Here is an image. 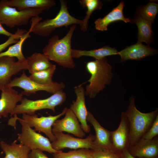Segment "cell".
Here are the masks:
<instances>
[{
    "label": "cell",
    "instance_id": "6da1fadb",
    "mask_svg": "<svg viewBox=\"0 0 158 158\" xmlns=\"http://www.w3.org/2000/svg\"><path fill=\"white\" fill-rule=\"evenodd\" d=\"M158 112V108L147 113L141 112L136 107L134 97L130 98L127 109L124 112L129 128L128 148L135 145L148 131Z\"/></svg>",
    "mask_w": 158,
    "mask_h": 158
},
{
    "label": "cell",
    "instance_id": "7a4b0ae2",
    "mask_svg": "<svg viewBox=\"0 0 158 158\" xmlns=\"http://www.w3.org/2000/svg\"><path fill=\"white\" fill-rule=\"evenodd\" d=\"M76 27V25H72L67 34L62 38L59 39L57 35L50 38L48 44L43 49V53L50 60L59 65L67 68H74L76 65L71 55V42Z\"/></svg>",
    "mask_w": 158,
    "mask_h": 158
},
{
    "label": "cell",
    "instance_id": "3957f363",
    "mask_svg": "<svg viewBox=\"0 0 158 158\" xmlns=\"http://www.w3.org/2000/svg\"><path fill=\"white\" fill-rule=\"evenodd\" d=\"M112 68L106 58L86 63V68L90 77L85 83H89L86 86L85 95L94 98L110 83L113 76Z\"/></svg>",
    "mask_w": 158,
    "mask_h": 158
},
{
    "label": "cell",
    "instance_id": "277c9868",
    "mask_svg": "<svg viewBox=\"0 0 158 158\" xmlns=\"http://www.w3.org/2000/svg\"><path fill=\"white\" fill-rule=\"evenodd\" d=\"M60 2V9L56 16L53 18L42 20L38 22L34 27L32 32L41 37H47L58 28L80 25L82 20L77 19L69 13L67 2L63 0H61Z\"/></svg>",
    "mask_w": 158,
    "mask_h": 158
},
{
    "label": "cell",
    "instance_id": "5b68a950",
    "mask_svg": "<svg viewBox=\"0 0 158 158\" xmlns=\"http://www.w3.org/2000/svg\"><path fill=\"white\" fill-rule=\"evenodd\" d=\"M66 99V94L63 90L43 99L32 100L23 97L20 104H17L11 116H16L18 114L24 113L32 115L37 111L43 109H49L54 112L55 107L62 104Z\"/></svg>",
    "mask_w": 158,
    "mask_h": 158
},
{
    "label": "cell",
    "instance_id": "8992f818",
    "mask_svg": "<svg viewBox=\"0 0 158 158\" xmlns=\"http://www.w3.org/2000/svg\"><path fill=\"white\" fill-rule=\"evenodd\" d=\"M43 11L38 8L18 10L9 6L7 0L0 1V20L2 24L11 28L26 25L30 19L39 16Z\"/></svg>",
    "mask_w": 158,
    "mask_h": 158
},
{
    "label": "cell",
    "instance_id": "52a82bcc",
    "mask_svg": "<svg viewBox=\"0 0 158 158\" xmlns=\"http://www.w3.org/2000/svg\"><path fill=\"white\" fill-rule=\"evenodd\" d=\"M17 120L21 126V132L18 134L17 140L31 150L38 149L52 154L58 151L52 147L49 138L36 132L22 118Z\"/></svg>",
    "mask_w": 158,
    "mask_h": 158
},
{
    "label": "cell",
    "instance_id": "ba28073f",
    "mask_svg": "<svg viewBox=\"0 0 158 158\" xmlns=\"http://www.w3.org/2000/svg\"><path fill=\"white\" fill-rule=\"evenodd\" d=\"M6 86L20 87L23 90L21 92L23 95L29 96L40 91H44L54 94L59 91L63 90L65 87V85L63 82L59 83L54 81L48 85L39 84L31 80L26 75L24 71H23L19 77L14 78Z\"/></svg>",
    "mask_w": 158,
    "mask_h": 158
},
{
    "label": "cell",
    "instance_id": "9c48e42d",
    "mask_svg": "<svg viewBox=\"0 0 158 158\" xmlns=\"http://www.w3.org/2000/svg\"><path fill=\"white\" fill-rule=\"evenodd\" d=\"M55 140L51 142L52 147L56 151L66 148L77 150L87 149H95L94 141L95 135L90 134L86 138H76L62 132L53 133Z\"/></svg>",
    "mask_w": 158,
    "mask_h": 158
},
{
    "label": "cell",
    "instance_id": "30bf717a",
    "mask_svg": "<svg viewBox=\"0 0 158 158\" xmlns=\"http://www.w3.org/2000/svg\"><path fill=\"white\" fill-rule=\"evenodd\" d=\"M65 107L60 114L55 115H49L47 116L38 117L35 114L30 115L22 114V118L26 121L30 127H34L35 131L43 133L51 142L55 140L52 131V127L55 121L62 116L65 115L67 109Z\"/></svg>",
    "mask_w": 158,
    "mask_h": 158
},
{
    "label": "cell",
    "instance_id": "8fae6325",
    "mask_svg": "<svg viewBox=\"0 0 158 158\" xmlns=\"http://www.w3.org/2000/svg\"><path fill=\"white\" fill-rule=\"evenodd\" d=\"M27 69L26 60L16 61L14 57H0V91L11 82L13 75Z\"/></svg>",
    "mask_w": 158,
    "mask_h": 158
},
{
    "label": "cell",
    "instance_id": "7c38bea8",
    "mask_svg": "<svg viewBox=\"0 0 158 158\" xmlns=\"http://www.w3.org/2000/svg\"><path fill=\"white\" fill-rule=\"evenodd\" d=\"M65 115L63 118L57 119L54 122L52 128L53 133L66 132L78 138H83L85 133L72 111L67 108Z\"/></svg>",
    "mask_w": 158,
    "mask_h": 158
},
{
    "label": "cell",
    "instance_id": "4fadbf2b",
    "mask_svg": "<svg viewBox=\"0 0 158 158\" xmlns=\"http://www.w3.org/2000/svg\"><path fill=\"white\" fill-rule=\"evenodd\" d=\"M82 83L76 86L74 88L76 99L73 101L71 105V109L81 123L82 127L85 133H89L90 128L87 123V116L88 111L85 104V89Z\"/></svg>",
    "mask_w": 158,
    "mask_h": 158
},
{
    "label": "cell",
    "instance_id": "5bb4252c",
    "mask_svg": "<svg viewBox=\"0 0 158 158\" xmlns=\"http://www.w3.org/2000/svg\"><path fill=\"white\" fill-rule=\"evenodd\" d=\"M1 91L0 98V119L11 115L19 102L23 98V94L19 93L13 87H5Z\"/></svg>",
    "mask_w": 158,
    "mask_h": 158
},
{
    "label": "cell",
    "instance_id": "9a60e30c",
    "mask_svg": "<svg viewBox=\"0 0 158 158\" xmlns=\"http://www.w3.org/2000/svg\"><path fill=\"white\" fill-rule=\"evenodd\" d=\"M111 138L113 150L121 152L129 147V130L127 121L122 112L121 121L117 128L111 131Z\"/></svg>",
    "mask_w": 158,
    "mask_h": 158
},
{
    "label": "cell",
    "instance_id": "2e32d148",
    "mask_svg": "<svg viewBox=\"0 0 158 158\" xmlns=\"http://www.w3.org/2000/svg\"><path fill=\"white\" fill-rule=\"evenodd\" d=\"M130 153L138 158H155L158 155V136L152 140L143 138L134 146L129 148Z\"/></svg>",
    "mask_w": 158,
    "mask_h": 158
},
{
    "label": "cell",
    "instance_id": "e0dca14e",
    "mask_svg": "<svg viewBox=\"0 0 158 158\" xmlns=\"http://www.w3.org/2000/svg\"><path fill=\"white\" fill-rule=\"evenodd\" d=\"M156 53L157 51L154 49L138 41L135 44L118 52V54L121 57V61L123 62L128 60H140Z\"/></svg>",
    "mask_w": 158,
    "mask_h": 158
},
{
    "label": "cell",
    "instance_id": "ac0fdd59",
    "mask_svg": "<svg viewBox=\"0 0 158 158\" xmlns=\"http://www.w3.org/2000/svg\"><path fill=\"white\" fill-rule=\"evenodd\" d=\"M87 120L91 124L95 132L94 141L95 149L113 150L111 138V131L101 126L90 111H88Z\"/></svg>",
    "mask_w": 158,
    "mask_h": 158
},
{
    "label": "cell",
    "instance_id": "d6986e66",
    "mask_svg": "<svg viewBox=\"0 0 158 158\" xmlns=\"http://www.w3.org/2000/svg\"><path fill=\"white\" fill-rule=\"evenodd\" d=\"M42 20V18L39 16L32 18L30 20V27L29 30L24 34L20 38L19 41L12 46H10L5 51L0 53V57L8 56L16 58L18 61L24 62L26 61L22 51V46L25 41L30 37V33L35 25Z\"/></svg>",
    "mask_w": 158,
    "mask_h": 158
},
{
    "label": "cell",
    "instance_id": "ffe728a7",
    "mask_svg": "<svg viewBox=\"0 0 158 158\" xmlns=\"http://www.w3.org/2000/svg\"><path fill=\"white\" fill-rule=\"evenodd\" d=\"M124 3L121 1L116 7L102 18H99L95 22L96 30L101 31L107 30L108 25L116 21L121 20L125 23L130 22V20L125 18L123 14Z\"/></svg>",
    "mask_w": 158,
    "mask_h": 158
},
{
    "label": "cell",
    "instance_id": "44dd1931",
    "mask_svg": "<svg viewBox=\"0 0 158 158\" xmlns=\"http://www.w3.org/2000/svg\"><path fill=\"white\" fill-rule=\"evenodd\" d=\"M7 3L9 6L16 8L18 10L38 8L44 11L49 10L56 4L54 0H7Z\"/></svg>",
    "mask_w": 158,
    "mask_h": 158
},
{
    "label": "cell",
    "instance_id": "7402d4cb",
    "mask_svg": "<svg viewBox=\"0 0 158 158\" xmlns=\"http://www.w3.org/2000/svg\"><path fill=\"white\" fill-rule=\"evenodd\" d=\"M16 140L11 144L1 141L0 147L4 152L5 156L3 158H29L31 150L21 143L18 144Z\"/></svg>",
    "mask_w": 158,
    "mask_h": 158
},
{
    "label": "cell",
    "instance_id": "603a6c76",
    "mask_svg": "<svg viewBox=\"0 0 158 158\" xmlns=\"http://www.w3.org/2000/svg\"><path fill=\"white\" fill-rule=\"evenodd\" d=\"M118 51L114 48L108 46L98 49L89 50L72 49L71 55L73 58H79L83 56H90L95 59H99L106 56L118 55Z\"/></svg>",
    "mask_w": 158,
    "mask_h": 158
},
{
    "label": "cell",
    "instance_id": "cb8c5ba5",
    "mask_svg": "<svg viewBox=\"0 0 158 158\" xmlns=\"http://www.w3.org/2000/svg\"><path fill=\"white\" fill-rule=\"evenodd\" d=\"M28 69L31 74L47 69L53 64L43 53L34 52L26 59Z\"/></svg>",
    "mask_w": 158,
    "mask_h": 158
},
{
    "label": "cell",
    "instance_id": "d4e9b609",
    "mask_svg": "<svg viewBox=\"0 0 158 158\" xmlns=\"http://www.w3.org/2000/svg\"><path fill=\"white\" fill-rule=\"evenodd\" d=\"M133 22L138 28V41L145 42L148 44H150L152 41L153 35L152 23L139 15L136 16Z\"/></svg>",
    "mask_w": 158,
    "mask_h": 158
},
{
    "label": "cell",
    "instance_id": "484cf974",
    "mask_svg": "<svg viewBox=\"0 0 158 158\" xmlns=\"http://www.w3.org/2000/svg\"><path fill=\"white\" fill-rule=\"evenodd\" d=\"M79 2L83 8L87 9L86 16L80 25V30L86 32L88 28V20L92 13L95 11L101 9L103 4L99 0H80Z\"/></svg>",
    "mask_w": 158,
    "mask_h": 158
},
{
    "label": "cell",
    "instance_id": "4316f807",
    "mask_svg": "<svg viewBox=\"0 0 158 158\" xmlns=\"http://www.w3.org/2000/svg\"><path fill=\"white\" fill-rule=\"evenodd\" d=\"M56 68V66L53 64L47 69L31 74L29 77L32 80L39 84H49L54 82L52 78Z\"/></svg>",
    "mask_w": 158,
    "mask_h": 158
},
{
    "label": "cell",
    "instance_id": "83f0119b",
    "mask_svg": "<svg viewBox=\"0 0 158 158\" xmlns=\"http://www.w3.org/2000/svg\"><path fill=\"white\" fill-rule=\"evenodd\" d=\"M53 158H93L92 150L87 149H80L64 152L58 151L52 154Z\"/></svg>",
    "mask_w": 158,
    "mask_h": 158
},
{
    "label": "cell",
    "instance_id": "f1b7e54d",
    "mask_svg": "<svg viewBox=\"0 0 158 158\" xmlns=\"http://www.w3.org/2000/svg\"><path fill=\"white\" fill-rule=\"evenodd\" d=\"M158 11V4L150 2L140 9L138 14L139 16L152 23Z\"/></svg>",
    "mask_w": 158,
    "mask_h": 158
},
{
    "label": "cell",
    "instance_id": "f546056e",
    "mask_svg": "<svg viewBox=\"0 0 158 158\" xmlns=\"http://www.w3.org/2000/svg\"><path fill=\"white\" fill-rule=\"evenodd\" d=\"M93 158H121V152L113 150H92Z\"/></svg>",
    "mask_w": 158,
    "mask_h": 158
},
{
    "label": "cell",
    "instance_id": "4dcf8cb0",
    "mask_svg": "<svg viewBox=\"0 0 158 158\" xmlns=\"http://www.w3.org/2000/svg\"><path fill=\"white\" fill-rule=\"evenodd\" d=\"M27 31L25 30L18 28L15 33L9 37L6 41L0 44V53L10 45L17 42L21 37Z\"/></svg>",
    "mask_w": 158,
    "mask_h": 158
},
{
    "label": "cell",
    "instance_id": "1f68e13d",
    "mask_svg": "<svg viewBox=\"0 0 158 158\" xmlns=\"http://www.w3.org/2000/svg\"><path fill=\"white\" fill-rule=\"evenodd\" d=\"M158 135V114L152 126L142 137L143 138L152 140Z\"/></svg>",
    "mask_w": 158,
    "mask_h": 158
},
{
    "label": "cell",
    "instance_id": "d6a6232c",
    "mask_svg": "<svg viewBox=\"0 0 158 158\" xmlns=\"http://www.w3.org/2000/svg\"><path fill=\"white\" fill-rule=\"evenodd\" d=\"M29 158H49L43 152V151L38 149L30 151L29 154Z\"/></svg>",
    "mask_w": 158,
    "mask_h": 158
},
{
    "label": "cell",
    "instance_id": "836d02e7",
    "mask_svg": "<svg viewBox=\"0 0 158 158\" xmlns=\"http://www.w3.org/2000/svg\"><path fill=\"white\" fill-rule=\"evenodd\" d=\"M121 158H137L133 156L129 152L128 149H126L121 152Z\"/></svg>",
    "mask_w": 158,
    "mask_h": 158
},
{
    "label": "cell",
    "instance_id": "e575fe53",
    "mask_svg": "<svg viewBox=\"0 0 158 158\" xmlns=\"http://www.w3.org/2000/svg\"><path fill=\"white\" fill-rule=\"evenodd\" d=\"M13 34L6 30L3 27L2 24L0 20V34L4 35L9 37L12 35Z\"/></svg>",
    "mask_w": 158,
    "mask_h": 158
},
{
    "label": "cell",
    "instance_id": "d590c367",
    "mask_svg": "<svg viewBox=\"0 0 158 158\" xmlns=\"http://www.w3.org/2000/svg\"><path fill=\"white\" fill-rule=\"evenodd\" d=\"M158 158V157H156V158Z\"/></svg>",
    "mask_w": 158,
    "mask_h": 158
}]
</instances>
